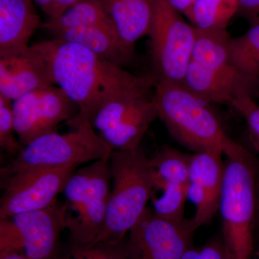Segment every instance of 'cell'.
I'll return each instance as SVG.
<instances>
[{
	"label": "cell",
	"mask_w": 259,
	"mask_h": 259,
	"mask_svg": "<svg viewBox=\"0 0 259 259\" xmlns=\"http://www.w3.org/2000/svg\"><path fill=\"white\" fill-rule=\"evenodd\" d=\"M32 47L48 66L54 84L79 107L66 122L71 128L93 120L100 107L122 90L144 79L78 44L54 38Z\"/></svg>",
	"instance_id": "cell-1"
},
{
	"label": "cell",
	"mask_w": 259,
	"mask_h": 259,
	"mask_svg": "<svg viewBox=\"0 0 259 259\" xmlns=\"http://www.w3.org/2000/svg\"><path fill=\"white\" fill-rule=\"evenodd\" d=\"M156 102L168 133L194 153L218 151L232 157L245 150L228 136L208 103L183 84L158 80Z\"/></svg>",
	"instance_id": "cell-2"
},
{
	"label": "cell",
	"mask_w": 259,
	"mask_h": 259,
	"mask_svg": "<svg viewBox=\"0 0 259 259\" xmlns=\"http://www.w3.org/2000/svg\"><path fill=\"white\" fill-rule=\"evenodd\" d=\"M112 189L105 226L95 242L117 243L125 239L147 208L155 187L151 157L139 147L114 150L109 158Z\"/></svg>",
	"instance_id": "cell-3"
},
{
	"label": "cell",
	"mask_w": 259,
	"mask_h": 259,
	"mask_svg": "<svg viewBox=\"0 0 259 259\" xmlns=\"http://www.w3.org/2000/svg\"><path fill=\"white\" fill-rule=\"evenodd\" d=\"M257 168L248 150L226 157L219 211L227 259H252L257 221Z\"/></svg>",
	"instance_id": "cell-4"
},
{
	"label": "cell",
	"mask_w": 259,
	"mask_h": 259,
	"mask_svg": "<svg viewBox=\"0 0 259 259\" xmlns=\"http://www.w3.org/2000/svg\"><path fill=\"white\" fill-rule=\"evenodd\" d=\"M158 78L146 74L142 81L105 102L91 121L112 150L135 149L158 117L156 102Z\"/></svg>",
	"instance_id": "cell-5"
},
{
	"label": "cell",
	"mask_w": 259,
	"mask_h": 259,
	"mask_svg": "<svg viewBox=\"0 0 259 259\" xmlns=\"http://www.w3.org/2000/svg\"><path fill=\"white\" fill-rule=\"evenodd\" d=\"M113 150L95 132L90 121L64 134L50 133L23 146L11 163L1 168V179L26 170L79 165L110 157Z\"/></svg>",
	"instance_id": "cell-6"
},
{
	"label": "cell",
	"mask_w": 259,
	"mask_h": 259,
	"mask_svg": "<svg viewBox=\"0 0 259 259\" xmlns=\"http://www.w3.org/2000/svg\"><path fill=\"white\" fill-rule=\"evenodd\" d=\"M109 158L75 171L65 187L66 228L73 243H93L103 230L111 193Z\"/></svg>",
	"instance_id": "cell-7"
},
{
	"label": "cell",
	"mask_w": 259,
	"mask_h": 259,
	"mask_svg": "<svg viewBox=\"0 0 259 259\" xmlns=\"http://www.w3.org/2000/svg\"><path fill=\"white\" fill-rule=\"evenodd\" d=\"M151 59L158 80L183 83L192 60L195 28L165 0H151Z\"/></svg>",
	"instance_id": "cell-8"
},
{
	"label": "cell",
	"mask_w": 259,
	"mask_h": 259,
	"mask_svg": "<svg viewBox=\"0 0 259 259\" xmlns=\"http://www.w3.org/2000/svg\"><path fill=\"white\" fill-rule=\"evenodd\" d=\"M78 166L33 168L2 180L4 194L0 202V221L54 204Z\"/></svg>",
	"instance_id": "cell-9"
},
{
	"label": "cell",
	"mask_w": 259,
	"mask_h": 259,
	"mask_svg": "<svg viewBox=\"0 0 259 259\" xmlns=\"http://www.w3.org/2000/svg\"><path fill=\"white\" fill-rule=\"evenodd\" d=\"M197 229L190 220L168 221L147 207L126 236L128 259H182Z\"/></svg>",
	"instance_id": "cell-10"
},
{
	"label": "cell",
	"mask_w": 259,
	"mask_h": 259,
	"mask_svg": "<svg viewBox=\"0 0 259 259\" xmlns=\"http://www.w3.org/2000/svg\"><path fill=\"white\" fill-rule=\"evenodd\" d=\"M15 132L22 146L55 132L61 122L73 118L79 107L56 85L37 89L13 101Z\"/></svg>",
	"instance_id": "cell-11"
},
{
	"label": "cell",
	"mask_w": 259,
	"mask_h": 259,
	"mask_svg": "<svg viewBox=\"0 0 259 259\" xmlns=\"http://www.w3.org/2000/svg\"><path fill=\"white\" fill-rule=\"evenodd\" d=\"M67 211V202L56 200L47 208L20 213L9 218L18 231L26 258H59V237L66 228Z\"/></svg>",
	"instance_id": "cell-12"
},
{
	"label": "cell",
	"mask_w": 259,
	"mask_h": 259,
	"mask_svg": "<svg viewBox=\"0 0 259 259\" xmlns=\"http://www.w3.org/2000/svg\"><path fill=\"white\" fill-rule=\"evenodd\" d=\"M223 156L212 151L191 156L188 198L195 206L191 221L197 230L210 223L219 211L225 176Z\"/></svg>",
	"instance_id": "cell-13"
},
{
	"label": "cell",
	"mask_w": 259,
	"mask_h": 259,
	"mask_svg": "<svg viewBox=\"0 0 259 259\" xmlns=\"http://www.w3.org/2000/svg\"><path fill=\"white\" fill-rule=\"evenodd\" d=\"M182 84L207 103L232 105L239 97L251 95L255 83L240 71H219L191 60Z\"/></svg>",
	"instance_id": "cell-14"
},
{
	"label": "cell",
	"mask_w": 259,
	"mask_h": 259,
	"mask_svg": "<svg viewBox=\"0 0 259 259\" xmlns=\"http://www.w3.org/2000/svg\"><path fill=\"white\" fill-rule=\"evenodd\" d=\"M54 84L50 71L33 48L0 56V95L14 101L25 94Z\"/></svg>",
	"instance_id": "cell-15"
},
{
	"label": "cell",
	"mask_w": 259,
	"mask_h": 259,
	"mask_svg": "<svg viewBox=\"0 0 259 259\" xmlns=\"http://www.w3.org/2000/svg\"><path fill=\"white\" fill-rule=\"evenodd\" d=\"M42 25L32 0H0V56L28 49Z\"/></svg>",
	"instance_id": "cell-16"
},
{
	"label": "cell",
	"mask_w": 259,
	"mask_h": 259,
	"mask_svg": "<svg viewBox=\"0 0 259 259\" xmlns=\"http://www.w3.org/2000/svg\"><path fill=\"white\" fill-rule=\"evenodd\" d=\"M52 34L54 38L82 46L97 56L118 66L127 64L134 56V51L122 42L112 25L65 29Z\"/></svg>",
	"instance_id": "cell-17"
},
{
	"label": "cell",
	"mask_w": 259,
	"mask_h": 259,
	"mask_svg": "<svg viewBox=\"0 0 259 259\" xmlns=\"http://www.w3.org/2000/svg\"><path fill=\"white\" fill-rule=\"evenodd\" d=\"M116 31L131 50L149 34L152 18L151 0H102Z\"/></svg>",
	"instance_id": "cell-18"
},
{
	"label": "cell",
	"mask_w": 259,
	"mask_h": 259,
	"mask_svg": "<svg viewBox=\"0 0 259 259\" xmlns=\"http://www.w3.org/2000/svg\"><path fill=\"white\" fill-rule=\"evenodd\" d=\"M195 31L192 61L219 71H239L231 64L230 47L232 37L228 30L195 28Z\"/></svg>",
	"instance_id": "cell-19"
},
{
	"label": "cell",
	"mask_w": 259,
	"mask_h": 259,
	"mask_svg": "<svg viewBox=\"0 0 259 259\" xmlns=\"http://www.w3.org/2000/svg\"><path fill=\"white\" fill-rule=\"evenodd\" d=\"M191 156L169 146L160 148L151 157L155 171L154 191L188 187Z\"/></svg>",
	"instance_id": "cell-20"
},
{
	"label": "cell",
	"mask_w": 259,
	"mask_h": 259,
	"mask_svg": "<svg viewBox=\"0 0 259 259\" xmlns=\"http://www.w3.org/2000/svg\"><path fill=\"white\" fill-rule=\"evenodd\" d=\"M100 25L114 26L102 0H81L59 18L42 23V27L53 33L65 29Z\"/></svg>",
	"instance_id": "cell-21"
},
{
	"label": "cell",
	"mask_w": 259,
	"mask_h": 259,
	"mask_svg": "<svg viewBox=\"0 0 259 259\" xmlns=\"http://www.w3.org/2000/svg\"><path fill=\"white\" fill-rule=\"evenodd\" d=\"M238 13V0H197L185 15L194 28L203 30H227Z\"/></svg>",
	"instance_id": "cell-22"
},
{
	"label": "cell",
	"mask_w": 259,
	"mask_h": 259,
	"mask_svg": "<svg viewBox=\"0 0 259 259\" xmlns=\"http://www.w3.org/2000/svg\"><path fill=\"white\" fill-rule=\"evenodd\" d=\"M251 22L248 31L232 38L230 54L233 66L256 83L259 79V18Z\"/></svg>",
	"instance_id": "cell-23"
},
{
	"label": "cell",
	"mask_w": 259,
	"mask_h": 259,
	"mask_svg": "<svg viewBox=\"0 0 259 259\" xmlns=\"http://www.w3.org/2000/svg\"><path fill=\"white\" fill-rule=\"evenodd\" d=\"M57 259H128L126 238L117 243L94 242L79 244L71 242Z\"/></svg>",
	"instance_id": "cell-24"
},
{
	"label": "cell",
	"mask_w": 259,
	"mask_h": 259,
	"mask_svg": "<svg viewBox=\"0 0 259 259\" xmlns=\"http://www.w3.org/2000/svg\"><path fill=\"white\" fill-rule=\"evenodd\" d=\"M13 101L0 95V146L10 154L18 155L23 146L15 138Z\"/></svg>",
	"instance_id": "cell-25"
},
{
	"label": "cell",
	"mask_w": 259,
	"mask_h": 259,
	"mask_svg": "<svg viewBox=\"0 0 259 259\" xmlns=\"http://www.w3.org/2000/svg\"><path fill=\"white\" fill-rule=\"evenodd\" d=\"M231 106L244 117L252 141L259 151V105L251 95H247L237 99Z\"/></svg>",
	"instance_id": "cell-26"
},
{
	"label": "cell",
	"mask_w": 259,
	"mask_h": 259,
	"mask_svg": "<svg viewBox=\"0 0 259 259\" xmlns=\"http://www.w3.org/2000/svg\"><path fill=\"white\" fill-rule=\"evenodd\" d=\"M182 259H227L222 238H212L200 246L192 245Z\"/></svg>",
	"instance_id": "cell-27"
},
{
	"label": "cell",
	"mask_w": 259,
	"mask_h": 259,
	"mask_svg": "<svg viewBox=\"0 0 259 259\" xmlns=\"http://www.w3.org/2000/svg\"><path fill=\"white\" fill-rule=\"evenodd\" d=\"M238 13L251 21L259 18V0H238Z\"/></svg>",
	"instance_id": "cell-28"
},
{
	"label": "cell",
	"mask_w": 259,
	"mask_h": 259,
	"mask_svg": "<svg viewBox=\"0 0 259 259\" xmlns=\"http://www.w3.org/2000/svg\"><path fill=\"white\" fill-rule=\"evenodd\" d=\"M81 1V0H54V18L51 20L59 18L66 10Z\"/></svg>",
	"instance_id": "cell-29"
},
{
	"label": "cell",
	"mask_w": 259,
	"mask_h": 259,
	"mask_svg": "<svg viewBox=\"0 0 259 259\" xmlns=\"http://www.w3.org/2000/svg\"><path fill=\"white\" fill-rule=\"evenodd\" d=\"M181 14L185 15L197 0H165Z\"/></svg>",
	"instance_id": "cell-30"
},
{
	"label": "cell",
	"mask_w": 259,
	"mask_h": 259,
	"mask_svg": "<svg viewBox=\"0 0 259 259\" xmlns=\"http://www.w3.org/2000/svg\"><path fill=\"white\" fill-rule=\"evenodd\" d=\"M32 1L49 17V20L54 18V0H32Z\"/></svg>",
	"instance_id": "cell-31"
},
{
	"label": "cell",
	"mask_w": 259,
	"mask_h": 259,
	"mask_svg": "<svg viewBox=\"0 0 259 259\" xmlns=\"http://www.w3.org/2000/svg\"><path fill=\"white\" fill-rule=\"evenodd\" d=\"M0 259H28L23 254L18 252H8V253H1Z\"/></svg>",
	"instance_id": "cell-32"
},
{
	"label": "cell",
	"mask_w": 259,
	"mask_h": 259,
	"mask_svg": "<svg viewBox=\"0 0 259 259\" xmlns=\"http://www.w3.org/2000/svg\"><path fill=\"white\" fill-rule=\"evenodd\" d=\"M257 221L259 223V182L257 188Z\"/></svg>",
	"instance_id": "cell-33"
},
{
	"label": "cell",
	"mask_w": 259,
	"mask_h": 259,
	"mask_svg": "<svg viewBox=\"0 0 259 259\" xmlns=\"http://www.w3.org/2000/svg\"><path fill=\"white\" fill-rule=\"evenodd\" d=\"M255 259H259V242L255 250Z\"/></svg>",
	"instance_id": "cell-34"
}]
</instances>
